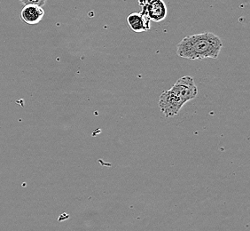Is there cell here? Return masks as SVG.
Returning <instances> with one entry per match:
<instances>
[{
    "mask_svg": "<svg viewBox=\"0 0 250 231\" xmlns=\"http://www.w3.org/2000/svg\"><path fill=\"white\" fill-rule=\"evenodd\" d=\"M186 102L179 97L168 90L164 91L159 100V106L161 111L167 117H172L177 115Z\"/></svg>",
    "mask_w": 250,
    "mask_h": 231,
    "instance_id": "4",
    "label": "cell"
},
{
    "mask_svg": "<svg viewBox=\"0 0 250 231\" xmlns=\"http://www.w3.org/2000/svg\"><path fill=\"white\" fill-rule=\"evenodd\" d=\"M44 11L39 5L29 4L25 5L21 12V17L27 24H38L43 19Z\"/></svg>",
    "mask_w": 250,
    "mask_h": 231,
    "instance_id": "5",
    "label": "cell"
},
{
    "mask_svg": "<svg viewBox=\"0 0 250 231\" xmlns=\"http://www.w3.org/2000/svg\"><path fill=\"white\" fill-rule=\"evenodd\" d=\"M223 43L217 35L211 32L195 34L184 38L177 46L179 57L189 60L217 59L221 52Z\"/></svg>",
    "mask_w": 250,
    "mask_h": 231,
    "instance_id": "1",
    "label": "cell"
},
{
    "mask_svg": "<svg viewBox=\"0 0 250 231\" xmlns=\"http://www.w3.org/2000/svg\"><path fill=\"white\" fill-rule=\"evenodd\" d=\"M23 5H29V4H33V5H39V6H43L45 4L46 0H20Z\"/></svg>",
    "mask_w": 250,
    "mask_h": 231,
    "instance_id": "7",
    "label": "cell"
},
{
    "mask_svg": "<svg viewBox=\"0 0 250 231\" xmlns=\"http://www.w3.org/2000/svg\"><path fill=\"white\" fill-rule=\"evenodd\" d=\"M127 23L134 32H145L151 29V20L140 13H132L127 17Z\"/></svg>",
    "mask_w": 250,
    "mask_h": 231,
    "instance_id": "6",
    "label": "cell"
},
{
    "mask_svg": "<svg viewBox=\"0 0 250 231\" xmlns=\"http://www.w3.org/2000/svg\"><path fill=\"white\" fill-rule=\"evenodd\" d=\"M169 91L174 93L176 96L179 97L185 102L193 100L197 96L198 89L192 77H186L179 78L177 82L174 84L173 87L169 89Z\"/></svg>",
    "mask_w": 250,
    "mask_h": 231,
    "instance_id": "3",
    "label": "cell"
},
{
    "mask_svg": "<svg viewBox=\"0 0 250 231\" xmlns=\"http://www.w3.org/2000/svg\"><path fill=\"white\" fill-rule=\"evenodd\" d=\"M141 6L140 14L154 23L164 21L167 16V7L164 0H139Z\"/></svg>",
    "mask_w": 250,
    "mask_h": 231,
    "instance_id": "2",
    "label": "cell"
}]
</instances>
